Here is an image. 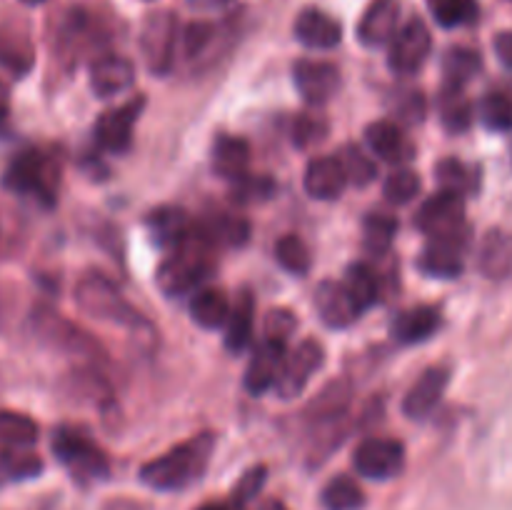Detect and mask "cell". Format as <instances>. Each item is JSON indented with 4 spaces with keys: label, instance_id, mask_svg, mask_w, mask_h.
Instances as JSON below:
<instances>
[{
    "label": "cell",
    "instance_id": "1",
    "mask_svg": "<svg viewBox=\"0 0 512 510\" xmlns=\"http://www.w3.org/2000/svg\"><path fill=\"white\" fill-rule=\"evenodd\" d=\"M215 450V435L200 433L175 445L160 458L140 468V480L153 490H183L203 478Z\"/></svg>",
    "mask_w": 512,
    "mask_h": 510
},
{
    "label": "cell",
    "instance_id": "2",
    "mask_svg": "<svg viewBox=\"0 0 512 510\" xmlns=\"http://www.w3.org/2000/svg\"><path fill=\"white\" fill-rule=\"evenodd\" d=\"M213 253L215 243L210 240V235L205 233L203 225H193L188 233V238L173 250L170 258H165L160 263L158 275H155V283L170 298H180V295H188L213 273Z\"/></svg>",
    "mask_w": 512,
    "mask_h": 510
},
{
    "label": "cell",
    "instance_id": "3",
    "mask_svg": "<svg viewBox=\"0 0 512 510\" xmlns=\"http://www.w3.org/2000/svg\"><path fill=\"white\" fill-rule=\"evenodd\" d=\"M75 303L90 318H98L103 323L120 325V328L138 330L145 325V318L123 298L118 288L110 283L105 275L88 273L75 285Z\"/></svg>",
    "mask_w": 512,
    "mask_h": 510
},
{
    "label": "cell",
    "instance_id": "4",
    "mask_svg": "<svg viewBox=\"0 0 512 510\" xmlns=\"http://www.w3.org/2000/svg\"><path fill=\"white\" fill-rule=\"evenodd\" d=\"M60 183V168L55 158L43 150L28 148L15 155L3 173V188L15 195H33L40 203L53 205Z\"/></svg>",
    "mask_w": 512,
    "mask_h": 510
},
{
    "label": "cell",
    "instance_id": "5",
    "mask_svg": "<svg viewBox=\"0 0 512 510\" xmlns=\"http://www.w3.org/2000/svg\"><path fill=\"white\" fill-rule=\"evenodd\" d=\"M53 453L78 480H100L110 465L103 450L78 428L60 425L53 433Z\"/></svg>",
    "mask_w": 512,
    "mask_h": 510
},
{
    "label": "cell",
    "instance_id": "6",
    "mask_svg": "<svg viewBox=\"0 0 512 510\" xmlns=\"http://www.w3.org/2000/svg\"><path fill=\"white\" fill-rule=\"evenodd\" d=\"M178 45V18L173 10H153L140 28V55L153 75H168Z\"/></svg>",
    "mask_w": 512,
    "mask_h": 510
},
{
    "label": "cell",
    "instance_id": "7",
    "mask_svg": "<svg viewBox=\"0 0 512 510\" xmlns=\"http://www.w3.org/2000/svg\"><path fill=\"white\" fill-rule=\"evenodd\" d=\"M33 328L40 338L53 348L63 350L68 355H78V358L90 360V363H103L105 350L100 343H95L85 330L65 320L63 315L55 313L50 308H38L33 313Z\"/></svg>",
    "mask_w": 512,
    "mask_h": 510
},
{
    "label": "cell",
    "instance_id": "8",
    "mask_svg": "<svg viewBox=\"0 0 512 510\" xmlns=\"http://www.w3.org/2000/svg\"><path fill=\"white\" fill-rule=\"evenodd\" d=\"M415 225L433 238H463L468 240V225H465V200L463 195L438 190L430 195L415 215Z\"/></svg>",
    "mask_w": 512,
    "mask_h": 510
},
{
    "label": "cell",
    "instance_id": "9",
    "mask_svg": "<svg viewBox=\"0 0 512 510\" xmlns=\"http://www.w3.org/2000/svg\"><path fill=\"white\" fill-rule=\"evenodd\" d=\"M430 48H433V38H430L428 25L420 18L408 20L403 28L398 30V35L390 43L388 53V65L395 75H413L428 60Z\"/></svg>",
    "mask_w": 512,
    "mask_h": 510
},
{
    "label": "cell",
    "instance_id": "10",
    "mask_svg": "<svg viewBox=\"0 0 512 510\" xmlns=\"http://www.w3.org/2000/svg\"><path fill=\"white\" fill-rule=\"evenodd\" d=\"M353 465L363 478L390 480L403 470L405 448L393 438H368L355 450Z\"/></svg>",
    "mask_w": 512,
    "mask_h": 510
},
{
    "label": "cell",
    "instance_id": "11",
    "mask_svg": "<svg viewBox=\"0 0 512 510\" xmlns=\"http://www.w3.org/2000/svg\"><path fill=\"white\" fill-rule=\"evenodd\" d=\"M145 108V98L138 95V98L128 100L125 105L120 108L108 110V113L100 115V120L95 123V140L103 150L108 153H125L133 143V128H135V120L140 118Z\"/></svg>",
    "mask_w": 512,
    "mask_h": 510
},
{
    "label": "cell",
    "instance_id": "12",
    "mask_svg": "<svg viewBox=\"0 0 512 510\" xmlns=\"http://www.w3.org/2000/svg\"><path fill=\"white\" fill-rule=\"evenodd\" d=\"M323 365V345L315 343V340H303L298 343V348L290 355H285V363L280 368L278 380H275V390H278L280 398L290 400L298 398L300 393L308 385L310 375Z\"/></svg>",
    "mask_w": 512,
    "mask_h": 510
},
{
    "label": "cell",
    "instance_id": "13",
    "mask_svg": "<svg viewBox=\"0 0 512 510\" xmlns=\"http://www.w3.org/2000/svg\"><path fill=\"white\" fill-rule=\"evenodd\" d=\"M293 78L303 100L310 105H325L340 88V70L325 60H298Z\"/></svg>",
    "mask_w": 512,
    "mask_h": 510
},
{
    "label": "cell",
    "instance_id": "14",
    "mask_svg": "<svg viewBox=\"0 0 512 510\" xmlns=\"http://www.w3.org/2000/svg\"><path fill=\"white\" fill-rule=\"evenodd\" d=\"M313 300L318 315L330 328H348L363 313L360 305L355 303L353 295H350V290L345 288V283H338V280H323V283H318Z\"/></svg>",
    "mask_w": 512,
    "mask_h": 510
},
{
    "label": "cell",
    "instance_id": "15",
    "mask_svg": "<svg viewBox=\"0 0 512 510\" xmlns=\"http://www.w3.org/2000/svg\"><path fill=\"white\" fill-rule=\"evenodd\" d=\"M450 383V370L448 368H428L418 380L413 383V388L408 390L403 400V413L410 420H425L438 403L443 400L445 390Z\"/></svg>",
    "mask_w": 512,
    "mask_h": 510
},
{
    "label": "cell",
    "instance_id": "16",
    "mask_svg": "<svg viewBox=\"0 0 512 510\" xmlns=\"http://www.w3.org/2000/svg\"><path fill=\"white\" fill-rule=\"evenodd\" d=\"M400 23V0H373L358 25L360 43L368 48L393 43Z\"/></svg>",
    "mask_w": 512,
    "mask_h": 510
},
{
    "label": "cell",
    "instance_id": "17",
    "mask_svg": "<svg viewBox=\"0 0 512 510\" xmlns=\"http://www.w3.org/2000/svg\"><path fill=\"white\" fill-rule=\"evenodd\" d=\"M285 363V343L265 340L258 345V350L250 358L248 370H245V390L250 395H263L270 388H275L280 368Z\"/></svg>",
    "mask_w": 512,
    "mask_h": 510
},
{
    "label": "cell",
    "instance_id": "18",
    "mask_svg": "<svg viewBox=\"0 0 512 510\" xmlns=\"http://www.w3.org/2000/svg\"><path fill=\"white\" fill-rule=\"evenodd\" d=\"M135 83V65L123 55H103L90 65V88L98 98H113Z\"/></svg>",
    "mask_w": 512,
    "mask_h": 510
},
{
    "label": "cell",
    "instance_id": "19",
    "mask_svg": "<svg viewBox=\"0 0 512 510\" xmlns=\"http://www.w3.org/2000/svg\"><path fill=\"white\" fill-rule=\"evenodd\" d=\"M468 240L463 238H433V243L423 250L418 268L430 278H458L463 273V248Z\"/></svg>",
    "mask_w": 512,
    "mask_h": 510
},
{
    "label": "cell",
    "instance_id": "20",
    "mask_svg": "<svg viewBox=\"0 0 512 510\" xmlns=\"http://www.w3.org/2000/svg\"><path fill=\"white\" fill-rule=\"evenodd\" d=\"M345 185H348V175H345V168L338 160V155H325V158L310 160L308 170H305V190H308L310 198L335 200L343 195Z\"/></svg>",
    "mask_w": 512,
    "mask_h": 510
},
{
    "label": "cell",
    "instance_id": "21",
    "mask_svg": "<svg viewBox=\"0 0 512 510\" xmlns=\"http://www.w3.org/2000/svg\"><path fill=\"white\" fill-rule=\"evenodd\" d=\"M295 38L313 50H330L343 40V25L318 8H308L295 20Z\"/></svg>",
    "mask_w": 512,
    "mask_h": 510
},
{
    "label": "cell",
    "instance_id": "22",
    "mask_svg": "<svg viewBox=\"0 0 512 510\" xmlns=\"http://www.w3.org/2000/svg\"><path fill=\"white\" fill-rule=\"evenodd\" d=\"M35 65V45L20 25H0V68L23 78Z\"/></svg>",
    "mask_w": 512,
    "mask_h": 510
},
{
    "label": "cell",
    "instance_id": "23",
    "mask_svg": "<svg viewBox=\"0 0 512 510\" xmlns=\"http://www.w3.org/2000/svg\"><path fill=\"white\" fill-rule=\"evenodd\" d=\"M145 223H148V233L153 238V243L168 250L178 248L188 238L190 228H193L188 213L183 208H178V205H160V208L150 210Z\"/></svg>",
    "mask_w": 512,
    "mask_h": 510
},
{
    "label": "cell",
    "instance_id": "24",
    "mask_svg": "<svg viewBox=\"0 0 512 510\" xmlns=\"http://www.w3.org/2000/svg\"><path fill=\"white\" fill-rule=\"evenodd\" d=\"M365 143L370 145L375 155H380L388 163H405L413 158V143L403 135V130L390 120H375L365 128Z\"/></svg>",
    "mask_w": 512,
    "mask_h": 510
},
{
    "label": "cell",
    "instance_id": "25",
    "mask_svg": "<svg viewBox=\"0 0 512 510\" xmlns=\"http://www.w3.org/2000/svg\"><path fill=\"white\" fill-rule=\"evenodd\" d=\"M478 268L485 278L505 280L512 273V235L493 228L483 235L478 253Z\"/></svg>",
    "mask_w": 512,
    "mask_h": 510
},
{
    "label": "cell",
    "instance_id": "26",
    "mask_svg": "<svg viewBox=\"0 0 512 510\" xmlns=\"http://www.w3.org/2000/svg\"><path fill=\"white\" fill-rule=\"evenodd\" d=\"M440 328L438 310L430 305H415V308L403 310L390 325V335L403 345H415L428 340L435 330Z\"/></svg>",
    "mask_w": 512,
    "mask_h": 510
},
{
    "label": "cell",
    "instance_id": "27",
    "mask_svg": "<svg viewBox=\"0 0 512 510\" xmlns=\"http://www.w3.org/2000/svg\"><path fill=\"white\" fill-rule=\"evenodd\" d=\"M250 145L238 135H220L213 145V170L220 178L238 180L248 175Z\"/></svg>",
    "mask_w": 512,
    "mask_h": 510
},
{
    "label": "cell",
    "instance_id": "28",
    "mask_svg": "<svg viewBox=\"0 0 512 510\" xmlns=\"http://www.w3.org/2000/svg\"><path fill=\"white\" fill-rule=\"evenodd\" d=\"M253 323H255V300L250 290H243L235 300L230 318L225 323V348L230 353H243L248 343L253 340Z\"/></svg>",
    "mask_w": 512,
    "mask_h": 510
},
{
    "label": "cell",
    "instance_id": "29",
    "mask_svg": "<svg viewBox=\"0 0 512 510\" xmlns=\"http://www.w3.org/2000/svg\"><path fill=\"white\" fill-rule=\"evenodd\" d=\"M228 295L220 288H200L190 298V315L195 323L205 330H218L228 323L230 318Z\"/></svg>",
    "mask_w": 512,
    "mask_h": 510
},
{
    "label": "cell",
    "instance_id": "30",
    "mask_svg": "<svg viewBox=\"0 0 512 510\" xmlns=\"http://www.w3.org/2000/svg\"><path fill=\"white\" fill-rule=\"evenodd\" d=\"M38 440V423L30 415L0 410V448L23 450Z\"/></svg>",
    "mask_w": 512,
    "mask_h": 510
},
{
    "label": "cell",
    "instance_id": "31",
    "mask_svg": "<svg viewBox=\"0 0 512 510\" xmlns=\"http://www.w3.org/2000/svg\"><path fill=\"white\" fill-rule=\"evenodd\" d=\"M350 395H353V388H350L348 380H333V383H328L320 390V395L308 405L305 415L310 420L340 418L345 413V408H348Z\"/></svg>",
    "mask_w": 512,
    "mask_h": 510
},
{
    "label": "cell",
    "instance_id": "32",
    "mask_svg": "<svg viewBox=\"0 0 512 510\" xmlns=\"http://www.w3.org/2000/svg\"><path fill=\"white\" fill-rule=\"evenodd\" d=\"M483 68L480 53L473 48H450L443 58V75L448 88H463Z\"/></svg>",
    "mask_w": 512,
    "mask_h": 510
},
{
    "label": "cell",
    "instance_id": "33",
    "mask_svg": "<svg viewBox=\"0 0 512 510\" xmlns=\"http://www.w3.org/2000/svg\"><path fill=\"white\" fill-rule=\"evenodd\" d=\"M435 178H438L440 188L450 190V193H475L480 185L478 170L473 165H465L455 158H443L435 165Z\"/></svg>",
    "mask_w": 512,
    "mask_h": 510
},
{
    "label": "cell",
    "instance_id": "34",
    "mask_svg": "<svg viewBox=\"0 0 512 510\" xmlns=\"http://www.w3.org/2000/svg\"><path fill=\"white\" fill-rule=\"evenodd\" d=\"M345 288L350 290V295L355 298V303L360 305V310L373 308L380 300V280L375 275V270L365 263H353L345 270Z\"/></svg>",
    "mask_w": 512,
    "mask_h": 510
},
{
    "label": "cell",
    "instance_id": "35",
    "mask_svg": "<svg viewBox=\"0 0 512 510\" xmlns=\"http://www.w3.org/2000/svg\"><path fill=\"white\" fill-rule=\"evenodd\" d=\"M43 473V460L33 453H23L15 448H0V488L18 480L35 478Z\"/></svg>",
    "mask_w": 512,
    "mask_h": 510
},
{
    "label": "cell",
    "instance_id": "36",
    "mask_svg": "<svg viewBox=\"0 0 512 510\" xmlns=\"http://www.w3.org/2000/svg\"><path fill=\"white\" fill-rule=\"evenodd\" d=\"M440 120L450 133H463L473 123V105L465 98L463 88H448L445 85L443 95H440Z\"/></svg>",
    "mask_w": 512,
    "mask_h": 510
},
{
    "label": "cell",
    "instance_id": "37",
    "mask_svg": "<svg viewBox=\"0 0 512 510\" xmlns=\"http://www.w3.org/2000/svg\"><path fill=\"white\" fill-rule=\"evenodd\" d=\"M398 235V218L388 213H370L363 223V243L365 250L373 255H385L393 248V240Z\"/></svg>",
    "mask_w": 512,
    "mask_h": 510
},
{
    "label": "cell",
    "instance_id": "38",
    "mask_svg": "<svg viewBox=\"0 0 512 510\" xmlns=\"http://www.w3.org/2000/svg\"><path fill=\"white\" fill-rule=\"evenodd\" d=\"M320 503L325 510H360L365 503V495L353 478L338 475L323 488Z\"/></svg>",
    "mask_w": 512,
    "mask_h": 510
},
{
    "label": "cell",
    "instance_id": "39",
    "mask_svg": "<svg viewBox=\"0 0 512 510\" xmlns=\"http://www.w3.org/2000/svg\"><path fill=\"white\" fill-rule=\"evenodd\" d=\"M435 23L443 28H460L478 20V0H428Z\"/></svg>",
    "mask_w": 512,
    "mask_h": 510
},
{
    "label": "cell",
    "instance_id": "40",
    "mask_svg": "<svg viewBox=\"0 0 512 510\" xmlns=\"http://www.w3.org/2000/svg\"><path fill=\"white\" fill-rule=\"evenodd\" d=\"M275 258H278V263L293 275H308L310 265H313L310 248L305 245L303 238H298V235L293 233L283 235V238L275 243Z\"/></svg>",
    "mask_w": 512,
    "mask_h": 510
},
{
    "label": "cell",
    "instance_id": "41",
    "mask_svg": "<svg viewBox=\"0 0 512 510\" xmlns=\"http://www.w3.org/2000/svg\"><path fill=\"white\" fill-rule=\"evenodd\" d=\"M200 225L215 245H243L250 238V223L240 215H218Z\"/></svg>",
    "mask_w": 512,
    "mask_h": 510
},
{
    "label": "cell",
    "instance_id": "42",
    "mask_svg": "<svg viewBox=\"0 0 512 510\" xmlns=\"http://www.w3.org/2000/svg\"><path fill=\"white\" fill-rule=\"evenodd\" d=\"M338 160L343 163L345 175H348V183L358 185H370L375 178H378V165L370 155H365L358 145H343L338 153Z\"/></svg>",
    "mask_w": 512,
    "mask_h": 510
},
{
    "label": "cell",
    "instance_id": "43",
    "mask_svg": "<svg viewBox=\"0 0 512 510\" xmlns=\"http://www.w3.org/2000/svg\"><path fill=\"white\" fill-rule=\"evenodd\" d=\"M275 183L268 175H243V178L233 180V188H230V198L238 205H253L263 203V200L273 198Z\"/></svg>",
    "mask_w": 512,
    "mask_h": 510
},
{
    "label": "cell",
    "instance_id": "44",
    "mask_svg": "<svg viewBox=\"0 0 512 510\" xmlns=\"http://www.w3.org/2000/svg\"><path fill=\"white\" fill-rule=\"evenodd\" d=\"M385 200L393 205H408L410 200L418 198L420 193V178L415 170L410 168H398L388 175L383 185Z\"/></svg>",
    "mask_w": 512,
    "mask_h": 510
},
{
    "label": "cell",
    "instance_id": "45",
    "mask_svg": "<svg viewBox=\"0 0 512 510\" xmlns=\"http://www.w3.org/2000/svg\"><path fill=\"white\" fill-rule=\"evenodd\" d=\"M480 120L490 130H512V95L510 93H490L480 103Z\"/></svg>",
    "mask_w": 512,
    "mask_h": 510
},
{
    "label": "cell",
    "instance_id": "46",
    "mask_svg": "<svg viewBox=\"0 0 512 510\" xmlns=\"http://www.w3.org/2000/svg\"><path fill=\"white\" fill-rule=\"evenodd\" d=\"M265 478H268V468H265V465H255V468H250L233 488L235 508H245L250 500L258 498L260 490H263V485H265Z\"/></svg>",
    "mask_w": 512,
    "mask_h": 510
},
{
    "label": "cell",
    "instance_id": "47",
    "mask_svg": "<svg viewBox=\"0 0 512 510\" xmlns=\"http://www.w3.org/2000/svg\"><path fill=\"white\" fill-rule=\"evenodd\" d=\"M295 315L290 313L288 308H273L268 315H265V340H275V343H288L290 335L295 333Z\"/></svg>",
    "mask_w": 512,
    "mask_h": 510
},
{
    "label": "cell",
    "instance_id": "48",
    "mask_svg": "<svg viewBox=\"0 0 512 510\" xmlns=\"http://www.w3.org/2000/svg\"><path fill=\"white\" fill-rule=\"evenodd\" d=\"M325 135H328V123L323 118H318V115H300L295 120L293 140L298 148H310V145L325 140Z\"/></svg>",
    "mask_w": 512,
    "mask_h": 510
},
{
    "label": "cell",
    "instance_id": "49",
    "mask_svg": "<svg viewBox=\"0 0 512 510\" xmlns=\"http://www.w3.org/2000/svg\"><path fill=\"white\" fill-rule=\"evenodd\" d=\"M213 35H215V28L210 23H190L183 33L185 53H188L190 58H193V55H200L205 48H208Z\"/></svg>",
    "mask_w": 512,
    "mask_h": 510
},
{
    "label": "cell",
    "instance_id": "50",
    "mask_svg": "<svg viewBox=\"0 0 512 510\" xmlns=\"http://www.w3.org/2000/svg\"><path fill=\"white\" fill-rule=\"evenodd\" d=\"M398 113L400 118L408 120V123H420L425 115V98L420 90H413V93H405L403 98H400V105H398Z\"/></svg>",
    "mask_w": 512,
    "mask_h": 510
},
{
    "label": "cell",
    "instance_id": "51",
    "mask_svg": "<svg viewBox=\"0 0 512 510\" xmlns=\"http://www.w3.org/2000/svg\"><path fill=\"white\" fill-rule=\"evenodd\" d=\"M493 48H495V55L500 58V63L512 70V30H503V33L495 35Z\"/></svg>",
    "mask_w": 512,
    "mask_h": 510
},
{
    "label": "cell",
    "instance_id": "52",
    "mask_svg": "<svg viewBox=\"0 0 512 510\" xmlns=\"http://www.w3.org/2000/svg\"><path fill=\"white\" fill-rule=\"evenodd\" d=\"M8 115H10V90L8 85L0 80V128L8 123Z\"/></svg>",
    "mask_w": 512,
    "mask_h": 510
},
{
    "label": "cell",
    "instance_id": "53",
    "mask_svg": "<svg viewBox=\"0 0 512 510\" xmlns=\"http://www.w3.org/2000/svg\"><path fill=\"white\" fill-rule=\"evenodd\" d=\"M193 8H203V10H215V8H225L230 0H188Z\"/></svg>",
    "mask_w": 512,
    "mask_h": 510
},
{
    "label": "cell",
    "instance_id": "54",
    "mask_svg": "<svg viewBox=\"0 0 512 510\" xmlns=\"http://www.w3.org/2000/svg\"><path fill=\"white\" fill-rule=\"evenodd\" d=\"M258 510H288V508H285V505L280 503V500H265V503L260 505Z\"/></svg>",
    "mask_w": 512,
    "mask_h": 510
},
{
    "label": "cell",
    "instance_id": "55",
    "mask_svg": "<svg viewBox=\"0 0 512 510\" xmlns=\"http://www.w3.org/2000/svg\"><path fill=\"white\" fill-rule=\"evenodd\" d=\"M200 510H235V505H223V503H208ZM240 510V508H238Z\"/></svg>",
    "mask_w": 512,
    "mask_h": 510
},
{
    "label": "cell",
    "instance_id": "56",
    "mask_svg": "<svg viewBox=\"0 0 512 510\" xmlns=\"http://www.w3.org/2000/svg\"><path fill=\"white\" fill-rule=\"evenodd\" d=\"M23 3H28V5H40V3H48V0H23Z\"/></svg>",
    "mask_w": 512,
    "mask_h": 510
}]
</instances>
